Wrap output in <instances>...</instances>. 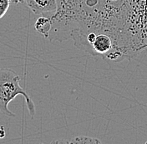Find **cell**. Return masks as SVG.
Segmentation results:
<instances>
[{
	"label": "cell",
	"instance_id": "3957f363",
	"mask_svg": "<svg viewBox=\"0 0 147 144\" xmlns=\"http://www.w3.org/2000/svg\"><path fill=\"white\" fill-rule=\"evenodd\" d=\"M24 3L36 15L50 17L57 9V0H25Z\"/></svg>",
	"mask_w": 147,
	"mask_h": 144
},
{
	"label": "cell",
	"instance_id": "52a82bcc",
	"mask_svg": "<svg viewBox=\"0 0 147 144\" xmlns=\"http://www.w3.org/2000/svg\"><path fill=\"white\" fill-rule=\"evenodd\" d=\"M10 1V3H15V4H23V3H24V1L25 0H9Z\"/></svg>",
	"mask_w": 147,
	"mask_h": 144
},
{
	"label": "cell",
	"instance_id": "277c9868",
	"mask_svg": "<svg viewBox=\"0 0 147 144\" xmlns=\"http://www.w3.org/2000/svg\"><path fill=\"white\" fill-rule=\"evenodd\" d=\"M34 28L38 33L48 38L49 36L50 30L52 28V22L49 16L40 15L34 23Z\"/></svg>",
	"mask_w": 147,
	"mask_h": 144
},
{
	"label": "cell",
	"instance_id": "8992f818",
	"mask_svg": "<svg viewBox=\"0 0 147 144\" xmlns=\"http://www.w3.org/2000/svg\"><path fill=\"white\" fill-rule=\"evenodd\" d=\"M10 6L9 0H0V19L4 17Z\"/></svg>",
	"mask_w": 147,
	"mask_h": 144
},
{
	"label": "cell",
	"instance_id": "7a4b0ae2",
	"mask_svg": "<svg viewBox=\"0 0 147 144\" xmlns=\"http://www.w3.org/2000/svg\"><path fill=\"white\" fill-rule=\"evenodd\" d=\"M17 96L25 99L28 113L32 118L35 115V105L27 92L20 86V77L9 68H0V113L9 117L15 114L9 108V104Z\"/></svg>",
	"mask_w": 147,
	"mask_h": 144
},
{
	"label": "cell",
	"instance_id": "5b68a950",
	"mask_svg": "<svg viewBox=\"0 0 147 144\" xmlns=\"http://www.w3.org/2000/svg\"><path fill=\"white\" fill-rule=\"evenodd\" d=\"M53 143H74V144H96L101 143L100 140L90 137H86V136H78L74 137L70 141H58V142H53Z\"/></svg>",
	"mask_w": 147,
	"mask_h": 144
},
{
	"label": "cell",
	"instance_id": "6da1fadb",
	"mask_svg": "<svg viewBox=\"0 0 147 144\" xmlns=\"http://www.w3.org/2000/svg\"><path fill=\"white\" fill-rule=\"evenodd\" d=\"M102 33L113 41L110 60L131 59L147 49V0H96Z\"/></svg>",
	"mask_w": 147,
	"mask_h": 144
}]
</instances>
